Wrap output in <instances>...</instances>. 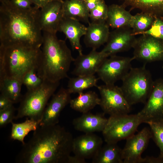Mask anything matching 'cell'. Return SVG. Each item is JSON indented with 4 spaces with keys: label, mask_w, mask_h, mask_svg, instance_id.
Segmentation results:
<instances>
[{
    "label": "cell",
    "mask_w": 163,
    "mask_h": 163,
    "mask_svg": "<svg viewBox=\"0 0 163 163\" xmlns=\"http://www.w3.org/2000/svg\"><path fill=\"white\" fill-rule=\"evenodd\" d=\"M92 163H123L122 149L116 143H107L92 158Z\"/></svg>",
    "instance_id": "obj_24"
},
{
    "label": "cell",
    "mask_w": 163,
    "mask_h": 163,
    "mask_svg": "<svg viewBox=\"0 0 163 163\" xmlns=\"http://www.w3.org/2000/svg\"><path fill=\"white\" fill-rule=\"evenodd\" d=\"M100 101V98L95 92L90 91L78 94L76 97L71 99L69 104L72 109L84 113L99 105Z\"/></svg>",
    "instance_id": "obj_23"
},
{
    "label": "cell",
    "mask_w": 163,
    "mask_h": 163,
    "mask_svg": "<svg viewBox=\"0 0 163 163\" xmlns=\"http://www.w3.org/2000/svg\"><path fill=\"white\" fill-rule=\"evenodd\" d=\"M59 84L43 80L37 88L27 91L20 101L15 119L26 117L40 122L49 100Z\"/></svg>",
    "instance_id": "obj_5"
},
{
    "label": "cell",
    "mask_w": 163,
    "mask_h": 163,
    "mask_svg": "<svg viewBox=\"0 0 163 163\" xmlns=\"http://www.w3.org/2000/svg\"><path fill=\"white\" fill-rule=\"evenodd\" d=\"M8 0H0V2L1 3H2L3 2H5Z\"/></svg>",
    "instance_id": "obj_41"
},
{
    "label": "cell",
    "mask_w": 163,
    "mask_h": 163,
    "mask_svg": "<svg viewBox=\"0 0 163 163\" xmlns=\"http://www.w3.org/2000/svg\"><path fill=\"white\" fill-rule=\"evenodd\" d=\"M142 163H163V158L159 156L157 157L147 156L142 158Z\"/></svg>",
    "instance_id": "obj_38"
},
{
    "label": "cell",
    "mask_w": 163,
    "mask_h": 163,
    "mask_svg": "<svg viewBox=\"0 0 163 163\" xmlns=\"http://www.w3.org/2000/svg\"><path fill=\"white\" fill-rule=\"evenodd\" d=\"M78 0L84 2L85 0Z\"/></svg>",
    "instance_id": "obj_42"
},
{
    "label": "cell",
    "mask_w": 163,
    "mask_h": 163,
    "mask_svg": "<svg viewBox=\"0 0 163 163\" xmlns=\"http://www.w3.org/2000/svg\"><path fill=\"white\" fill-rule=\"evenodd\" d=\"M144 104L138 113L143 123L163 118V79L154 81L150 94Z\"/></svg>",
    "instance_id": "obj_12"
},
{
    "label": "cell",
    "mask_w": 163,
    "mask_h": 163,
    "mask_svg": "<svg viewBox=\"0 0 163 163\" xmlns=\"http://www.w3.org/2000/svg\"><path fill=\"white\" fill-rule=\"evenodd\" d=\"M71 94L67 88L61 87L57 93L53 94L44 110L40 122V126L58 124L61 112L69 103L71 99Z\"/></svg>",
    "instance_id": "obj_14"
},
{
    "label": "cell",
    "mask_w": 163,
    "mask_h": 163,
    "mask_svg": "<svg viewBox=\"0 0 163 163\" xmlns=\"http://www.w3.org/2000/svg\"><path fill=\"white\" fill-rule=\"evenodd\" d=\"M125 8L122 5L114 4L108 7L106 22L109 27L114 29L129 27L133 15Z\"/></svg>",
    "instance_id": "obj_22"
},
{
    "label": "cell",
    "mask_w": 163,
    "mask_h": 163,
    "mask_svg": "<svg viewBox=\"0 0 163 163\" xmlns=\"http://www.w3.org/2000/svg\"><path fill=\"white\" fill-rule=\"evenodd\" d=\"M64 18L89 24L90 12L84 2L78 0H66L62 3Z\"/></svg>",
    "instance_id": "obj_21"
},
{
    "label": "cell",
    "mask_w": 163,
    "mask_h": 163,
    "mask_svg": "<svg viewBox=\"0 0 163 163\" xmlns=\"http://www.w3.org/2000/svg\"><path fill=\"white\" fill-rule=\"evenodd\" d=\"M163 40V21L156 17L150 27L141 34Z\"/></svg>",
    "instance_id": "obj_33"
},
{
    "label": "cell",
    "mask_w": 163,
    "mask_h": 163,
    "mask_svg": "<svg viewBox=\"0 0 163 163\" xmlns=\"http://www.w3.org/2000/svg\"><path fill=\"white\" fill-rule=\"evenodd\" d=\"M123 0L122 5L125 8L129 6L132 9H139L155 17L163 15V0Z\"/></svg>",
    "instance_id": "obj_25"
},
{
    "label": "cell",
    "mask_w": 163,
    "mask_h": 163,
    "mask_svg": "<svg viewBox=\"0 0 163 163\" xmlns=\"http://www.w3.org/2000/svg\"><path fill=\"white\" fill-rule=\"evenodd\" d=\"M92 49L88 54H79L75 59V68L72 73L76 76L94 75L100 66L109 56L101 51Z\"/></svg>",
    "instance_id": "obj_16"
},
{
    "label": "cell",
    "mask_w": 163,
    "mask_h": 163,
    "mask_svg": "<svg viewBox=\"0 0 163 163\" xmlns=\"http://www.w3.org/2000/svg\"><path fill=\"white\" fill-rule=\"evenodd\" d=\"M99 79L94 75L78 76L70 78L68 81L67 89L71 94H78L87 89L97 87Z\"/></svg>",
    "instance_id": "obj_28"
},
{
    "label": "cell",
    "mask_w": 163,
    "mask_h": 163,
    "mask_svg": "<svg viewBox=\"0 0 163 163\" xmlns=\"http://www.w3.org/2000/svg\"><path fill=\"white\" fill-rule=\"evenodd\" d=\"M14 104L8 98L1 94L0 95V111L6 109Z\"/></svg>",
    "instance_id": "obj_36"
},
{
    "label": "cell",
    "mask_w": 163,
    "mask_h": 163,
    "mask_svg": "<svg viewBox=\"0 0 163 163\" xmlns=\"http://www.w3.org/2000/svg\"><path fill=\"white\" fill-rule=\"evenodd\" d=\"M100 0H85L84 2L89 12L93 10L97 5Z\"/></svg>",
    "instance_id": "obj_39"
},
{
    "label": "cell",
    "mask_w": 163,
    "mask_h": 163,
    "mask_svg": "<svg viewBox=\"0 0 163 163\" xmlns=\"http://www.w3.org/2000/svg\"><path fill=\"white\" fill-rule=\"evenodd\" d=\"M103 141L94 133H85L73 138L72 152L85 160L92 158L102 146Z\"/></svg>",
    "instance_id": "obj_17"
},
{
    "label": "cell",
    "mask_w": 163,
    "mask_h": 163,
    "mask_svg": "<svg viewBox=\"0 0 163 163\" xmlns=\"http://www.w3.org/2000/svg\"><path fill=\"white\" fill-rule=\"evenodd\" d=\"M108 7L104 0H100L97 6L90 12L89 18L91 22H106L107 19Z\"/></svg>",
    "instance_id": "obj_31"
},
{
    "label": "cell",
    "mask_w": 163,
    "mask_h": 163,
    "mask_svg": "<svg viewBox=\"0 0 163 163\" xmlns=\"http://www.w3.org/2000/svg\"><path fill=\"white\" fill-rule=\"evenodd\" d=\"M156 17L142 12L133 15L129 27L132 29L134 35L141 34L148 30L151 27Z\"/></svg>",
    "instance_id": "obj_29"
},
{
    "label": "cell",
    "mask_w": 163,
    "mask_h": 163,
    "mask_svg": "<svg viewBox=\"0 0 163 163\" xmlns=\"http://www.w3.org/2000/svg\"><path fill=\"white\" fill-rule=\"evenodd\" d=\"M109 27L106 22H90L84 35V41L86 46L96 50L106 43L110 33Z\"/></svg>",
    "instance_id": "obj_20"
},
{
    "label": "cell",
    "mask_w": 163,
    "mask_h": 163,
    "mask_svg": "<svg viewBox=\"0 0 163 163\" xmlns=\"http://www.w3.org/2000/svg\"><path fill=\"white\" fill-rule=\"evenodd\" d=\"M152 138L150 129L144 128L136 134L127 138L124 147L122 149L123 163H141V155Z\"/></svg>",
    "instance_id": "obj_11"
},
{
    "label": "cell",
    "mask_w": 163,
    "mask_h": 163,
    "mask_svg": "<svg viewBox=\"0 0 163 163\" xmlns=\"http://www.w3.org/2000/svg\"><path fill=\"white\" fill-rule=\"evenodd\" d=\"M41 53L40 48L21 45H0V78L20 80L32 69L36 70Z\"/></svg>",
    "instance_id": "obj_4"
},
{
    "label": "cell",
    "mask_w": 163,
    "mask_h": 163,
    "mask_svg": "<svg viewBox=\"0 0 163 163\" xmlns=\"http://www.w3.org/2000/svg\"><path fill=\"white\" fill-rule=\"evenodd\" d=\"M87 29V27L78 21L64 18L60 24L59 31L65 34L72 50L77 51L79 54H81L83 53L80 38L85 35Z\"/></svg>",
    "instance_id": "obj_18"
},
{
    "label": "cell",
    "mask_w": 163,
    "mask_h": 163,
    "mask_svg": "<svg viewBox=\"0 0 163 163\" xmlns=\"http://www.w3.org/2000/svg\"><path fill=\"white\" fill-rule=\"evenodd\" d=\"M131 28L126 27L115 29L110 32L106 45L102 51L109 56L133 48L136 39Z\"/></svg>",
    "instance_id": "obj_13"
},
{
    "label": "cell",
    "mask_w": 163,
    "mask_h": 163,
    "mask_svg": "<svg viewBox=\"0 0 163 163\" xmlns=\"http://www.w3.org/2000/svg\"><path fill=\"white\" fill-rule=\"evenodd\" d=\"M41 53L36 70L43 80L59 82L68 78V72L75 59L65 41L56 34L43 32Z\"/></svg>",
    "instance_id": "obj_3"
},
{
    "label": "cell",
    "mask_w": 163,
    "mask_h": 163,
    "mask_svg": "<svg viewBox=\"0 0 163 163\" xmlns=\"http://www.w3.org/2000/svg\"><path fill=\"white\" fill-rule=\"evenodd\" d=\"M103 113L94 114L88 112L74 119L72 124L75 129L85 133L102 132L108 121Z\"/></svg>",
    "instance_id": "obj_19"
},
{
    "label": "cell",
    "mask_w": 163,
    "mask_h": 163,
    "mask_svg": "<svg viewBox=\"0 0 163 163\" xmlns=\"http://www.w3.org/2000/svg\"><path fill=\"white\" fill-rule=\"evenodd\" d=\"M63 2L54 1L49 2L40 8L39 22L43 32L56 34L64 18Z\"/></svg>",
    "instance_id": "obj_15"
},
{
    "label": "cell",
    "mask_w": 163,
    "mask_h": 163,
    "mask_svg": "<svg viewBox=\"0 0 163 163\" xmlns=\"http://www.w3.org/2000/svg\"><path fill=\"white\" fill-rule=\"evenodd\" d=\"M43 81L37 74L36 70L32 69L25 75L22 79V82L26 86L27 91H31L39 87Z\"/></svg>",
    "instance_id": "obj_32"
},
{
    "label": "cell",
    "mask_w": 163,
    "mask_h": 163,
    "mask_svg": "<svg viewBox=\"0 0 163 163\" xmlns=\"http://www.w3.org/2000/svg\"><path fill=\"white\" fill-rule=\"evenodd\" d=\"M34 6L40 9L48 3L54 1H58L63 2V0H29Z\"/></svg>",
    "instance_id": "obj_37"
},
{
    "label": "cell",
    "mask_w": 163,
    "mask_h": 163,
    "mask_svg": "<svg viewBox=\"0 0 163 163\" xmlns=\"http://www.w3.org/2000/svg\"><path fill=\"white\" fill-rule=\"evenodd\" d=\"M9 2L13 7L20 10H30L34 7L29 0H9Z\"/></svg>",
    "instance_id": "obj_35"
},
{
    "label": "cell",
    "mask_w": 163,
    "mask_h": 163,
    "mask_svg": "<svg viewBox=\"0 0 163 163\" xmlns=\"http://www.w3.org/2000/svg\"><path fill=\"white\" fill-rule=\"evenodd\" d=\"M72 134L58 124L39 126L22 145L17 163H67L72 152Z\"/></svg>",
    "instance_id": "obj_1"
},
{
    "label": "cell",
    "mask_w": 163,
    "mask_h": 163,
    "mask_svg": "<svg viewBox=\"0 0 163 163\" xmlns=\"http://www.w3.org/2000/svg\"><path fill=\"white\" fill-rule=\"evenodd\" d=\"M142 35L136 39L133 47L134 59L145 63L163 60V40Z\"/></svg>",
    "instance_id": "obj_10"
},
{
    "label": "cell",
    "mask_w": 163,
    "mask_h": 163,
    "mask_svg": "<svg viewBox=\"0 0 163 163\" xmlns=\"http://www.w3.org/2000/svg\"><path fill=\"white\" fill-rule=\"evenodd\" d=\"M101 97L99 105L110 116L128 114L131 110L120 87L114 85L97 86Z\"/></svg>",
    "instance_id": "obj_8"
},
{
    "label": "cell",
    "mask_w": 163,
    "mask_h": 163,
    "mask_svg": "<svg viewBox=\"0 0 163 163\" xmlns=\"http://www.w3.org/2000/svg\"><path fill=\"white\" fill-rule=\"evenodd\" d=\"M143 123L138 113L110 116L102 132L104 140L107 143H117L134 134L139 126Z\"/></svg>",
    "instance_id": "obj_7"
},
{
    "label": "cell",
    "mask_w": 163,
    "mask_h": 163,
    "mask_svg": "<svg viewBox=\"0 0 163 163\" xmlns=\"http://www.w3.org/2000/svg\"><path fill=\"white\" fill-rule=\"evenodd\" d=\"M85 160L80 158L75 155H71L69 157L67 163H86Z\"/></svg>",
    "instance_id": "obj_40"
},
{
    "label": "cell",
    "mask_w": 163,
    "mask_h": 163,
    "mask_svg": "<svg viewBox=\"0 0 163 163\" xmlns=\"http://www.w3.org/2000/svg\"><path fill=\"white\" fill-rule=\"evenodd\" d=\"M122 81L120 87L129 104L131 106L139 103L145 104L154 82L150 72L145 65L132 67Z\"/></svg>",
    "instance_id": "obj_6"
},
{
    "label": "cell",
    "mask_w": 163,
    "mask_h": 163,
    "mask_svg": "<svg viewBox=\"0 0 163 163\" xmlns=\"http://www.w3.org/2000/svg\"><path fill=\"white\" fill-rule=\"evenodd\" d=\"M39 122L32 119L27 118L24 122L11 123L12 127L10 138L13 140L21 142L22 144L25 143L24 139L29 133L36 130L39 126Z\"/></svg>",
    "instance_id": "obj_27"
},
{
    "label": "cell",
    "mask_w": 163,
    "mask_h": 163,
    "mask_svg": "<svg viewBox=\"0 0 163 163\" xmlns=\"http://www.w3.org/2000/svg\"><path fill=\"white\" fill-rule=\"evenodd\" d=\"M107 58L102 63L97 73L99 79L106 85H114L122 80L132 68L134 58L121 56L116 55Z\"/></svg>",
    "instance_id": "obj_9"
},
{
    "label": "cell",
    "mask_w": 163,
    "mask_h": 163,
    "mask_svg": "<svg viewBox=\"0 0 163 163\" xmlns=\"http://www.w3.org/2000/svg\"><path fill=\"white\" fill-rule=\"evenodd\" d=\"M162 69H163V66H162Z\"/></svg>",
    "instance_id": "obj_43"
},
{
    "label": "cell",
    "mask_w": 163,
    "mask_h": 163,
    "mask_svg": "<svg viewBox=\"0 0 163 163\" xmlns=\"http://www.w3.org/2000/svg\"><path fill=\"white\" fill-rule=\"evenodd\" d=\"M16 108L13 105L4 110L0 111V127H3L11 123L15 119Z\"/></svg>",
    "instance_id": "obj_34"
},
{
    "label": "cell",
    "mask_w": 163,
    "mask_h": 163,
    "mask_svg": "<svg viewBox=\"0 0 163 163\" xmlns=\"http://www.w3.org/2000/svg\"><path fill=\"white\" fill-rule=\"evenodd\" d=\"M22 81L13 78H0L1 94L9 99L13 104L20 102L23 96L21 93Z\"/></svg>",
    "instance_id": "obj_26"
},
{
    "label": "cell",
    "mask_w": 163,
    "mask_h": 163,
    "mask_svg": "<svg viewBox=\"0 0 163 163\" xmlns=\"http://www.w3.org/2000/svg\"><path fill=\"white\" fill-rule=\"evenodd\" d=\"M40 8L30 10L13 7L9 0L1 3L0 45H21L40 48L43 35L39 22Z\"/></svg>",
    "instance_id": "obj_2"
},
{
    "label": "cell",
    "mask_w": 163,
    "mask_h": 163,
    "mask_svg": "<svg viewBox=\"0 0 163 163\" xmlns=\"http://www.w3.org/2000/svg\"><path fill=\"white\" fill-rule=\"evenodd\" d=\"M153 139L160 151L159 155L163 158V118L147 122Z\"/></svg>",
    "instance_id": "obj_30"
}]
</instances>
